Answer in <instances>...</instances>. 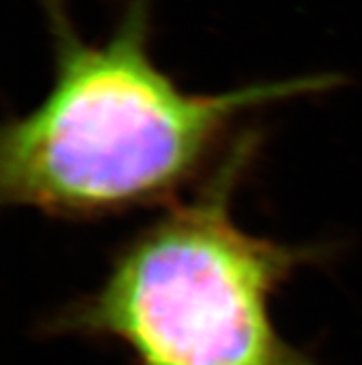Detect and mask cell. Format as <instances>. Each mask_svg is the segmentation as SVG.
I'll return each instance as SVG.
<instances>
[{
    "instance_id": "6da1fadb",
    "label": "cell",
    "mask_w": 362,
    "mask_h": 365,
    "mask_svg": "<svg viewBox=\"0 0 362 365\" xmlns=\"http://www.w3.org/2000/svg\"><path fill=\"white\" fill-rule=\"evenodd\" d=\"M55 51L45 101L6 120L0 197L63 219H98L174 202L206 171L239 115L339 86L336 74L185 93L151 60L154 0H128L115 34L89 45L63 0H41Z\"/></svg>"
},
{
    "instance_id": "7a4b0ae2",
    "label": "cell",
    "mask_w": 362,
    "mask_h": 365,
    "mask_svg": "<svg viewBox=\"0 0 362 365\" xmlns=\"http://www.w3.org/2000/svg\"><path fill=\"white\" fill-rule=\"evenodd\" d=\"M255 150L253 132L235 139L194 199L120 247L102 286L46 332L115 339L137 365H320L277 332L270 299L321 250L252 236L231 219Z\"/></svg>"
}]
</instances>
